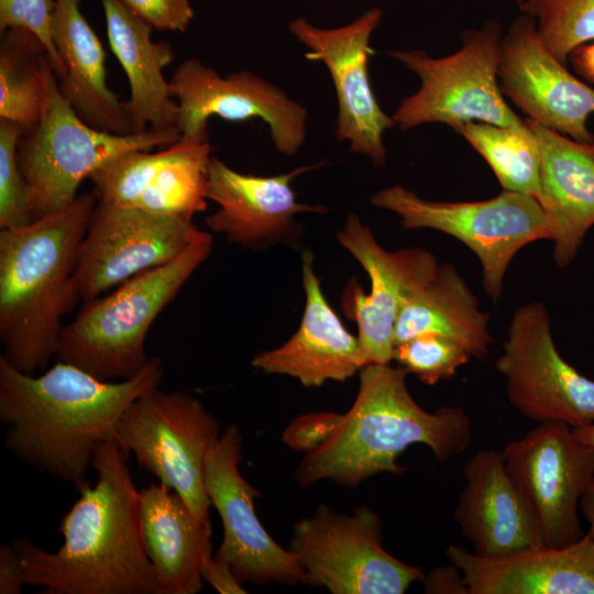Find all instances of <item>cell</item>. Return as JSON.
<instances>
[{"mask_svg":"<svg viewBox=\"0 0 594 594\" xmlns=\"http://www.w3.org/2000/svg\"><path fill=\"white\" fill-rule=\"evenodd\" d=\"M162 359L152 356L134 377L106 382L58 361L40 376L25 374L0 355V422L3 444L21 462L78 491L97 447L116 441L129 405L163 380Z\"/></svg>","mask_w":594,"mask_h":594,"instance_id":"6da1fadb","label":"cell"},{"mask_svg":"<svg viewBox=\"0 0 594 594\" xmlns=\"http://www.w3.org/2000/svg\"><path fill=\"white\" fill-rule=\"evenodd\" d=\"M127 453L116 441L99 444L91 468L97 482L80 491L63 516L64 543L48 552L29 538L13 542L24 582L50 594H156L154 568L141 529V491Z\"/></svg>","mask_w":594,"mask_h":594,"instance_id":"7a4b0ae2","label":"cell"},{"mask_svg":"<svg viewBox=\"0 0 594 594\" xmlns=\"http://www.w3.org/2000/svg\"><path fill=\"white\" fill-rule=\"evenodd\" d=\"M407 373L389 364H366L350 410L330 437L305 454L295 479L301 487L330 480L354 487L383 473L400 475L398 457L411 444L427 446L439 461L464 452L472 441L471 421L460 406L425 410L411 396Z\"/></svg>","mask_w":594,"mask_h":594,"instance_id":"3957f363","label":"cell"},{"mask_svg":"<svg viewBox=\"0 0 594 594\" xmlns=\"http://www.w3.org/2000/svg\"><path fill=\"white\" fill-rule=\"evenodd\" d=\"M96 205L92 191L82 193L57 212L0 229L1 355L25 374L47 367L63 317L80 300L73 276Z\"/></svg>","mask_w":594,"mask_h":594,"instance_id":"277c9868","label":"cell"},{"mask_svg":"<svg viewBox=\"0 0 594 594\" xmlns=\"http://www.w3.org/2000/svg\"><path fill=\"white\" fill-rule=\"evenodd\" d=\"M212 242L204 231L169 263L133 276L105 297L84 301L76 318L64 326L58 361L106 382L138 375L150 359L145 353L150 327L208 258Z\"/></svg>","mask_w":594,"mask_h":594,"instance_id":"5b68a950","label":"cell"},{"mask_svg":"<svg viewBox=\"0 0 594 594\" xmlns=\"http://www.w3.org/2000/svg\"><path fill=\"white\" fill-rule=\"evenodd\" d=\"M503 29L497 20L462 32L461 47L433 57L421 50H395L388 55L413 72L420 86L404 97L392 118L402 131L427 123L453 130L466 122L519 125L524 122L503 96L498 79V51Z\"/></svg>","mask_w":594,"mask_h":594,"instance_id":"8992f818","label":"cell"},{"mask_svg":"<svg viewBox=\"0 0 594 594\" xmlns=\"http://www.w3.org/2000/svg\"><path fill=\"white\" fill-rule=\"evenodd\" d=\"M179 138L176 128L127 135L95 129L75 113L57 85L43 119L22 133L18 145L32 221L66 208L80 183L113 158L164 147Z\"/></svg>","mask_w":594,"mask_h":594,"instance_id":"52a82bcc","label":"cell"},{"mask_svg":"<svg viewBox=\"0 0 594 594\" xmlns=\"http://www.w3.org/2000/svg\"><path fill=\"white\" fill-rule=\"evenodd\" d=\"M371 204L396 213L405 230L432 229L465 244L479 257L482 284L494 301L502 297L504 276L513 257L531 242L551 239L550 223L539 200L505 190L480 201H431L402 185L376 191Z\"/></svg>","mask_w":594,"mask_h":594,"instance_id":"ba28073f","label":"cell"},{"mask_svg":"<svg viewBox=\"0 0 594 594\" xmlns=\"http://www.w3.org/2000/svg\"><path fill=\"white\" fill-rule=\"evenodd\" d=\"M218 420L196 397L153 388L133 400L117 427L118 444L139 466L176 491L200 519L209 520L207 457L219 439Z\"/></svg>","mask_w":594,"mask_h":594,"instance_id":"9c48e42d","label":"cell"},{"mask_svg":"<svg viewBox=\"0 0 594 594\" xmlns=\"http://www.w3.org/2000/svg\"><path fill=\"white\" fill-rule=\"evenodd\" d=\"M382 530L380 516L367 506L349 516L319 504L295 524L288 550L311 586L332 594H404L425 573L387 552Z\"/></svg>","mask_w":594,"mask_h":594,"instance_id":"30bf717a","label":"cell"},{"mask_svg":"<svg viewBox=\"0 0 594 594\" xmlns=\"http://www.w3.org/2000/svg\"><path fill=\"white\" fill-rule=\"evenodd\" d=\"M495 367L505 377L508 400L525 417L572 428L594 422V380L560 355L543 304L515 311Z\"/></svg>","mask_w":594,"mask_h":594,"instance_id":"8fae6325","label":"cell"},{"mask_svg":"<svg viewBox=\"0 0 594 594\" xmlns=\"http://www.w3.org/2000/svg\"><path fill=\"white\" fill-rule=\"evenodd\" d=\"M169 85L183 138L208 141V121L218 116L232 122L263 120L275 148L286 156L296 155L306 141L307 109L254 73L242 70L223 77L190 57L177 66Z\"/></svg>","mask_w":594,"mask_h":594,"instance_id":"7c38bea8","label":"cell"},{"mask_svg":"<svg viewBox=\"0 0 594 594\" xmlns=\"http://www.w3.org/2000/svg\"><path fill=\"white\" fill-rule=\"evenodd\" d=\"M505 468L534 509L544 542L580 540V501L594 477V448L560 421L539 422L503 449Z\"/></svg>","mask_w":594,"mask_h":594,"instance_id":"4fadbf2b","label":"cell"},{"mask_svg":"<svg viewBox=\"0 0 594 594\" xmlns=\"http://www.w3.org/2000/svg\"><path fill=\"white\" fill-rule=\"evenodd\" d=\"M202 232L193 219L97 201L77 252L74 286L81 300L95 299L175 260Z\"/></svg>","mask_w":594,"mask_h":594,"instance_id":"5bb4252c","label":"cell"},{"mask_svg":"<svg viewBox=\"0 0 594 594\" xmlns=\"http://www.w3.org/2000/svg\"><path fill=\"white\" fill-rule=\"evenodd\" d=\"M383 12L371 7L353 21L337 28H320L305 18L288 24L289 33L307 50L306 59L322 63L333 81L338 116L336 138L349 144V152L366 156L375 167L386 164L383 140L396 128L381 108L370 81L371 36Z\"/></svg>","mask_w":594,"mask_h":594,"instance_id":"9a60e30c","label":"cell"},{"mask_svg":"<svg viewBox=\"0 0 594 594\" xmlns=\"http://www.w3.org/2000/svg\"><path fill=\"white\" fill-rule=\"evenodd\" d=\"M337 239L361 264L371 282L370 293L365 294L359 283L351 280L343 294L342 308L358 324L366 364H389L397 318L405 305L433 278L439 266L437 258L421 248L385 250L354 213L346 216Z\"/></svg>","mask_w":594,"mask_h":594,"instance_id":"2e32d148","label":"cell"},{"mask_svg":"<svg viewBox=\"0 0 594 594\" xmlns=\"http://www.w3.org/2000/svg\"><path fill=\"white\" fill-rule=\"evenodd\" d=\"M242 440L239 427L228 425L206 461V492L223 526L215 557L229 563L242 584H306L294 554L271 537L256 516L254 499L261 493L240 472Z\"/></svg>","mask_w":594,"mask_h":594,"instance_id":"e0dca14e","label":"cell"},{"mask_svg":"<svg viewBox=\"0 0 594 594\" xmlns=\"http://www.w3.org/2000/svg\"><path fill=\"white\" fill-rule=\"evenodd\" d=\"M497 79L503 96L528 119L575 141L594 143L586 124L594 113V88L547 50L529 14L518 15L501 38Z\"/></svg>","mask_w":594,"mask_h":594,"instance_id":"ac0fdd59","label":"cell"},{"mask_svg":"<svg viewBox=\"0 0 594 594\" xmlns=\"http://www.w3.org/2000/svg\"><path fill=\"white\" fill-rule=\"evenodd\" d=\"M208 141L180 136L160 151L127 152L89 176L97 201L193 219L207 209Z\"/></svg>","mask_w":594,"mask_h":594,"instance_id":"d6986e66","label":"cell"},{"mask_svg":"<svg viewBox=\"0 0 594 594\" xmlns=\"http://www.w3.org/2000/svg\"><path fill=\"white\" fill-rule=\"evenodd\" d=\"M321 165H306L274 176L240 173L212 155L207 177V198L218 210L205 219L206 226L226 239L249 249L296 244L299 226L296 215H323L329 208L297 201L292 182Z\"/></svg>","mask_w":594,"mask_h":594,"instance_id":"ffe728a7","label":"cell"},{"mask_svg":"<svg viewBox=\"0 0 594 594\" xmlns=\"http://www.w3.org/2000/svg\"><path fill=\"white\" fill-rule=\"evenodd\" d=\"M314 260L311 251H304L305 308L297 331L280 346L252 359V365L263 373L288 375L306 387L344 382L366 365L359 337L345 329L327 301Z\"/></svg>","mask_w":594,"mask_h":594,"instance_id":"44dd1931","label":"cell"},{"mask_svg":"<svg viewBox=\"0 0 594 594\" xmlns=\"http://www.w3.org/2000/svg\"><path fill=\"white\" fill-rule=\"evenodd\" d=\"M463 475L454 520L475 554L494 557L546 544L534 509L505 468L502 450H479L464 464Z\"/></svg>","mask_w":594,"mask_h":594,"instance_id":"7402d4cb","label":"cell"},{"mask_svg":"<svg viewBox=\"0 0 594 594\" xmlns=\"http://www.w3.org/2000/svg\"><path fill=\"white\" fill-rule=\"evenodd\" d=\"M446 553L469 594H594V540L587 534L564 547L541 544L494 557L457 544Z\"/></svg>","mask_w":594,"mask_h":594,"instance_id":"603a6c76","label":"cell"},{"mask_svg":"<svg viewBox=\"0 0 594 594\" xmlns=\"http://www.w3.org/2000/svg\"><path fill=\"white\" fill-rule=\"evenodd\" d=\"M526 120L541 153L537 199L550 223L553 260L565 267L594 226V143L575 141Z\"/></svg>","mask_w":594,"mask_h":594,"instance_id":"cb8c5ba5","label":"cell"},{"mask_svg":"<svg viewBox=\"0 0 594 594\" xmlns=\"http://www.w3.org/2000/svg\"><path fill=\"white\" fill-rule=\"evenodd\" d=\"M109 46L128 78L124 109L135 133L177 129L178 106L164 68L175 58L170 43L153 41V28L119 0H100Z\"/></svg>","mask_w":594,"mask_h":594,"instance_id":"d4e9b609","label":"cell"},{"mask_svg":"<svg viewBox=\"0 0 594 594\" xmlns=\"http://www.w3.org/2000/svg\"><path fill=\"white\" fill-rule=\"evenodd\" d=\"M141 529L156 594L200 592L201 563L212 550L210 520L198 518L176 491L160 482L141 490Z\"/></svg>","mask_w":594,"mask_h":594,"instance_id":"484cf974","label":"cell"},{"mask_svg":"<svg viewBox=\"0 0 594 594\" xmlns=\"http://www.w3.org/2000/svg\"><path fill=\"white\" fill-rule=\"evenodd\" d=\"M53 41L64 66L59 92L88 125L121 135L135 133L123 101L108 87L106 53L80 10V0H55Z\"/></svg>","mask_w":594,"mask_h":594,"instance_id":"4316f807","label":"cell"},{"mask_svg":"<svg viewBox=\"0 0 594 594\" xmlns=\"http://www.w3.org/2000/svg\"><path fill=\"white\" fill-rule=\"evenodd\" d=\"M488 320L490 315L479 309L475 295L454 266L441 264L433 278L402 309L395 324L394 346L413 337L433 333L483 360L494 342Z\"/></svg>","mask_w":594,"mask_h":594,"instance_id":"83f0119b","label":"cell"},{"mask_svg":"<svg viewBox=\"0 0 594 594\" xmlns=\"http://www.w3.org/2000/svg\"><path fill=\"white\" fill-rule=\"evenodd\" d=\"M58 80L42 41L25 29H9L0 41V119L23 132L44 117Z\"/></svg>","mask_w":594,"mask_h":594,"instance_id":"f1b7e54d","label":"cell"},{"mask_svg":"<svg viewBox=\"0 0 594 594\" xmlns=\"http://www.w3.org/2000/svg\"><path fill=\"white\" fill-rule=\"evenodd\" d=\"M454 131L485 160L503 189L538 197L541 153L526 119L512 127L466 122Z\"/></svg>","mask_w":594,"mask_h":594,"instance_id":"f546056e","label":"cell"},{"mask_svg":"<svg viewBox=\"0 0 594 594\" xmlns=\"http://www.w3.org/2000/svg\"><path fill=\"white\" fill-rule=\"evenodd\" d=\"M520 11L535 19L540 41L563 64L594 41V0H522Z\"/></svg>","mask_w":594,"mask_h":594,"instance_id":"4dcf8cb0","label":"cell"},{"mask_svg":"<svg viewBox=\"0 0 594 594\" xmlns=\"http://www.w3.org/2000/svg\"><path fill=\"white\" fill-rule=\"evenodd\" d=\"M472 356L459 343L433 333L413 337L394 346L393 360L426 385L454 376Z\"/></svg>","mask_w":594,"mask_h":594,"instance_id":"1f68e13d","label":"cell"},{"mask_svg":"<svg viewBox=\"0 0 594 594\" xmlns=\"http://www.w3.org/2000/svg\"><path fill=\"white\" fill-rule=\"evenodd\" d=\"M23 130L0 119V229L18 228L32 221L28 188L18 161Z\"/></svg>","mask_w":594,"mask_h":594,"instance_id":"d6a6232c","label":"cell"},{"mask_svg":"<svg viewBox=\"0 0 594 594\" xmlns=\"http://www.w3.org/2000/svg\"><path fill=\"white\" fill-rule=\"evenodd\" d=\"M55 0H0V33L9 29H25L45 45L57 79L64 66L53 41Z\"/></svg>","mask_w":594,"mask_h":594,"instance_id":"836d02e7","label":"cell"},{"mask_svg":"<svg viewBox=\"0 0 594 594\" xmlns=\"http://www.w3.org/2000/svg\"><path fill=\"white\" fill-rule=\"evenodd\" d=\"M127 9L158 31L185 32L195 11L190 0H119Z\"/></svg>","mask_w":594,"mask_h":594,"instance_id":"e575fe53","label":"cell"},{"mask_svg":"<svg viewBox=\"0 0 594 594\" xmlns=\"http://www.w3.org/2000/svg\"><path fill=\"white\" fill-rule=\"evenodd\" d=\"M341 415L333 411L300 415L286 427L282 441L294 450L310 452L330 437Z\"/></svg>","mask_w":594,"mask_h":594,"instance_id":"d590c367","label":"cell"},{"mask_svg":"<svg viewBox=\"0 0 594 594\" xmlns=\"http://www.w3.org/2000/svg\"><path fill=\"white\" fill-rule=\"evenodd\" d=\"M202 580L209 583L220 594L246 593L232 572L229 563L217 559L212 553L207 554L201 563Z\"/></svg>","mask_w":594,"mask_h":594,"instance_id":"8d00e7d4","label":"cell"},{"mask_svg":"<svg viewBox=\"0 0 594 594\" xmlns=\"http://www.w3.org/2000/svg\"><path fill=\"white\" fill-rule=\"evenodd\" d=\"M421 582L428 594H469L461 570L451 562L425 574Z\"/></svg>","mask_w":594,"mask_h":594,"instance_id":"74e56055","label":"cell"},{"mask_svg":"<svg viewBox=\"0 0 594 594\" xmlns=\"http://www.w3.org/2000/svg\"><path fill=\"white\" fill-rule=\"evenodd\" d=\"M25 584L21 558L13 543L0 546V594H20Z\"/></svg>","mask_w":594,"mask_h":594,"instance_id":"f35d334b","label":"cell"},{"mask_svg":"<svg viewBox=\"0 0 594 594\" xmlns=\"http://www.w3.org/2000/svg\"><path fill=\"white\" fill-rule=\"evenodd\" d=\"M574 70L586 81L594 84V43L576 47L569 56Z\"/></svg>","mask_w":594,"mask_h":594,"instance_id":"ab89813d","label":"cell"},{"mask_svg":"<svg viewBox=\"0 0 594 594\" xmlns=\"http://www.w3.org/2000/svg\"><path fill=\"white\" fill-rule=\"evenodd\" d=\"M580 510L588 524L587 535L594 540V477L580 501Z\"/></svg>","mask_w":594,"mask_h":594,"instance_id":"60d3db41","label":"cell"},{"mask_svg":"<svg viewBox=\"0 0 594 594\" xmlns=\"http://www.w3.org/2000/svg\"><path fill=\"white\" fill-rule=\"evenodd\" d=\"M573 430L583 442L594 448V422Z\"/></svg>","mask_w":594,"mask_h":594,"instance_id":"b9f144b4","label":"cell"},{"mask_svg":"<svg viewBox=\"0 0 594 594\" xmlns=\"http://www.w3.org/2000/svg\"><path fill=\"white\" fill-rule=\"evenodd\" d=\"M516 2H517L518 7H519V9H520V8H521V4H522V0H516Z\"/></svg>","mask_w":594,"mask_h":594,"instance_id":"7bdbcfd3","label":"cell"},{"mask_svg":"<svg viewBox=\"0 0 594 594\" xmlns=\"http://www.w3.org/2000/svg\"><path fill=\"white\" fill-rule=\"evenodd\" d=\"M321 1H333V0H321Z\"/></svg>","mask_w":594,"mask_h":594,"instance_id":"ee69618b","label":"cell"}]
</instances>
